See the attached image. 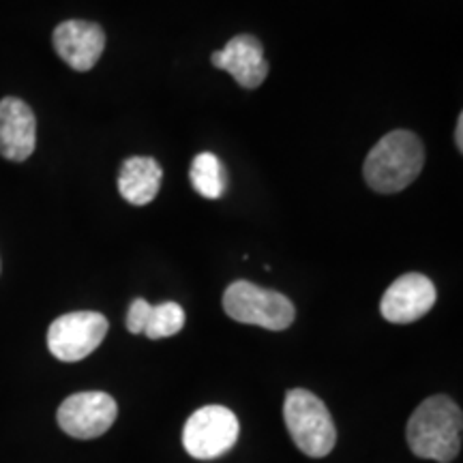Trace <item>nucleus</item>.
<instances>
[{
	"mask_svg": "<svg viewBox=\"0 0 463 463\" xmlns=\"http://www.w3.org/2000/svg\"><path fill=\"white\" fill-rule=\"evenodd\" d=\"M184 326V311L183 307L174 300H165L157 307H150V314L144 326V335L148 339H165L172 335L181 333Z\"/></svg>",
	"mask_w": 463,
	"mask_h": 463,
	"instance_id": "nucleus-14",
	"label": "nucleus"
},
{
	"mask_svg": "<svg viewBox=\"0 0 463 463\" xmlns=\"http://www.w3.org/2000/svg\"><path fill=\"white\" fill-rule=\"evenodd\" d=\"M436 298V286L430 277L408 273L386 289L380 303V314L392 324H412L430 314Z\"/></svg>",
	"mask_w": 463,
	"mask_h": 463,
	"instance_id": "nucleus-8",
	"label": "nucleus"
},
{
	"mask_svg": "<svg viewBox=\"0 0 463 463\" xmlns=\"http://www.w3.org/2000/svg\"><path fill=\"white\" fill-rule=\"evenodd\" d=\"M463 416L459 405L444 395L425 399L408 420V444L420 459L453 461L461 450Z\"/></svg>",
	"mask_w": 463,
	"mask_h": 463,
	"instance_id": "nucleus-1",
	"label": "nucleus"
},
{
	"mask_svg": "<svg viewBox=\"0 0 463 463\" xmlns=\"http://www.w3.org/2000/svg\"><path fill=\"white\" fill-rule=\"evenodd\" d=\"M425 165V148L412 131L386 133L364 159L363 174L378 194H397L410 187Z\"/></svg>",
	"mask_w": 463,
	"mask_h": 463,
	"instance_id": "nucleus-2",
	"label": "nucleus"
},
{
	"mask_svg": "<svg viewBox=\"0 0 463 463\" xmlns=\"http://www.w3.org/2000/svg\"><path fill=\"white\" fill-rule=\"evenodd\" d=\"M118 416V405L108 392L86 391L67 397L58 408V425L67 436L92 439L106 433Z\"/></svg>",
	"mask_w": 463,
	"mask_h": 463,
	"instance_id": "nucleus-7",
	"label": "nucleus"
},
{
	"mask_svg": "<svg viewBox=\"0 0 463 463\" xmlns=\"http://www.w3.org/2000/svg\"><path fill=\"white\" fill-rule=\"evenodd\" d=\"M108 328L109 324L103 314L73 311V314L56 317L50 324L48 347L58 361L78 363L101 345V341L108 335Z\"/></svg>",
	"mask_w": 463,
	"mask_h": 463,
	"instance_id": "nucleus-6",
	"label": "nucleus"
},
{
	"mask_svg": "<svg viewBox=\"0 0 463 463\" xmlns=\"http://www.w3.org/2000/svg\"><path fill=\"white\" fill-rule=\"evenodd\" d=\"M37 144V120L28 103L17 97L0 101V155L9 161H26Z\"/></svg>",
	"mask_w": 463,
	"mask_h": 463,
	"instance_id": "nucleus-11",
	"label": "nucleus"
},
{
	"mask_svg": "<svg viewBox=\"0 0 463 463\" xmlns=\"http://www.w3.org/2000/svg\"><path fill=\"white\" fill-rule=\"evenodd\" d=\"M189 178L194 189L206 200H219L228 189V174L217 155L213 153H200L194 159Z\"/></svg>",
	"mask_w": 463,
	"mask_h": 463,
	"instance_id": "nucleus-13",
	"label": "nucleus"
},
{
	"mask_svg": "<svg viewBox=\"0 0 463 463\" xmlns=\"http://www.w3.org/2000/svg\"><path fill=\"white\" fill-rule=\"evenodd\" d=\"M54 50L75 71H89L106 50V33L92 22H62L54 31Z\"/></svg>",
	"mask_w": 463,
	"mask_h": 463,
	"instance_id": "nucleus-9",
	"label": "nucleus"
},
{
	"mask_svg": "<svg viewBox=\"0 0 463 463\" xmlns=\"http://www.w3.org/2000/svg\"><path fill=\"white\" fill-rule=\"evenodd\" d=\"M223 309L232 320L262 326L266 331H286L297 317L292 300L251 281H234L228 286L223 294Z\"/></svg>",
	"mask_w": 463,
	"mask_h": 463,
	"instance_id": "nucleus-4",
	"label": "nucleus"
},
{
	"mask_svg": "<svg viewBox=\"0 0 463 463\" xmlns=\"http://www.w3.org/2000/svg\"><path fill=\"white\" fill-rule=\"evenodd\" d=\"M213 65L217 69L228 71L232 78L239 82L242 89H258L269 75V62L264 58V48L253 34H239V37L230 39L213 54Z\"/></svg>",
	"mask_w": 463,
	"mask_h": 463,
	"instance_id": "nucleus-10",
	"label": "nucleus"
},
{
	"mask_svg": "<svg viewBox=\"0 0 463 463\" xmlns=\"http://www.w3.org/2000/svg\"><path fill=\"white\" fill-rule=\"evenodd\" d=\"M283 419L297 449L307 457H326L337 442L333 416L314 392L292 389L283 402Z\"/></svg>",
	"mask_w": 463,
	"mask_h": 463,
	"instance_id": "nucleus-3",
	"label": "nucleus"
},
{
	"mask_svg": "<svg viewBox=\"0 0 463 463\" xmlns=\"http://www.w3.org/2000/svg\"><path fill=\"white\" fill-rule=\"evenodd\" d=\"M239 431V419L232 410L225 405H204L184 422L183 447L194 459H219L234 447Z\"/></svg>",
	"mask_w": 463,
	"mask_h": 463,
	"instance_id": "nucleus-5",
	"label": "nucleus"
},
{
	"mask_svg": "<svg viewBox=\"0 0 463 463\" xmlns=\"http://www.w3.org/2000/svg\"><path fill=\"white\" fill-rule=\"evenodd\" d=\"M150 303L144 298H136L129 307V314H127V331L133 335H142L144 326H146L148 314H150Z\"/></svg>",
	"mask_w": 463,
	"mask_h": 463,
	"instance_id": "nucleus-15",
	"label": "nucleus"
},
{
	"mask_svg": "<svg viewBox=\"0 0 463 463\" xmlns=\"http://www.w3.org/2000/svg\"><path fill=\"white\" fill-rule=\"evenodd\" d=\"M164 170L153 157L127 159L118 174L120 195L133 206H146L157 198Z\"/></svg>",
	"mask_w": 463,
	"mask_h": 463,
	"instance_id": "nucleus-12",
	"label": "nucleus"
},
{
	"mask_svg": "<svg viewBox=\"0 0 463 463\" xmlns=\"http://www.w3.org/2000/svg\"><path fill=\"white\" fill-rule=\"evenodd\" d=\"M455 142H457V148H459V153H461V150H463V114H459V118H457Z\"/></svg>",
	"mask_w": 463,
	"mask_h": 463,
	"instance_id": "nucleus-16",
	"label": "nucleus"
}]
</instances>
